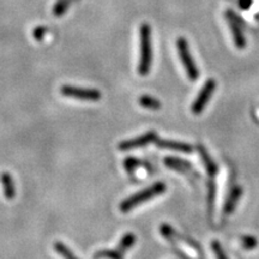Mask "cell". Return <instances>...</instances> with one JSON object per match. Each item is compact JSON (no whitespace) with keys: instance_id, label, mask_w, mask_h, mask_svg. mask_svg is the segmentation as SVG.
<instances>
[{"instance_id":"d6986e66","label":"cell","mask_w":259,"mask_h":259,"mask_svg":"<svg viewBox=\"0 0 259 259\" xmlns=\"http://www.w3.org/2000/svg\"><path fill=\"white\" fill-rule=\"evenodd\" d=\"M138 166H139V161L137 158L128 157L124 161V167L126 168V170H127L128 173H132V171H134Z\"/></svg>"},{"instance_id":"44dd1931","label":"cell","mask_w":259,"mask_h":259,"mask_svg":"<svg viewBox=\"0 0 259 259\" xmlns=\"http://www.w3.org/2000/svg\"><path fill=\"white\" fill-rule=\"evenodd\" d=\"M160 229H161V234L163 235L164 238H167L168 240H171V239H173V236L176 235V232H174V229L168 225H162Z\"/></svg>"},{"instance_id":"4fadbf2b","label":"cell","mask_w":259,"mask_h":259,"mask_svg":"<svg viewBox=\"0 0 259 259\" xmlns=\"http://www.w3.org/2000/svg\"><path fill=\"white\" fill-rule=\"evenodd\" d=\"M164 164L170 169L178 171H185L191 169V164L185 160H181L178 157H166L164 158Z\"/></svg>"},{"instance_id":"ba28073f","label":"cell","mask_w":259,"mask_h":259,"mask_svg":"<svg viewBox=\"0 0 259 259\" xmlns=\"http://www.w3.org/2000/svg\"><path fill=\"white\" fill-rule=\"evenodd\" d=\"M226 19L228 22L229 28H231L233 40H234L235 46L239 48V50H242L246 46V38L244 32H242V29L240 27V22L238 21L236 16L233 14L231 10L226 12Z\"/></svg>"},{"instance_id":"e0dca14e","label":"cell","mask_w":259,"mask_h":259,"mask_svg":"<svg viewBox=\"0 0 259 259\" xmlns=\"http://www.w3.org/2000/svg\"><path fill=\"white\" fill-rule=\"evenodd\" d=\"M211 250L213 252V254H215L216 259H228V257H227L225 253V251H223L222 245L220 244L218 240L211 242Z\"/></svg>"},{"instance_id":"9c48e42d","label":"cell","mask_w":259,"mask_h":259,"mask_svg":"<svg viewBox=\"0 0 259 259\" xmlns=\"http://www.w3.org/2000/svg\"><path fill=\"white\" fill-rule=\"evenodd\" d=\"M156 145L158 148L162 149H170V150L181 151V153H192L193 147L187 143H181V142H174V141H167V139H156Z\"/></svg>"},{"instance_id":"30bf717a","label":"cell","mask_w":259,"mask_h":259,"mask_svg":"<svg viewBox=\"0 0 259 259\" xmlns=\"http://www.w3.org/2000/svg\"><path fill=\"white\" fill-rule=\"evenodd\" d=\"M0 183H2L5 198L10 200L14 199L16 196V189L11 174L8 173V171H3L2 176H0Z\"/></svg>"},{"instance_id":"5bb4252c","label":"cell","mask_w":259,"mask_h":259,"mask_svg":"<svg viewBox=\"0 0 259 259\" xmlns=\"http://www.w3.org/2000/svg\"><path fill=\"white\" fill-rule=\"evenodd\" d=\"M139 105H141L145 109H150V111H158L161 109V102L157 99L150 96V95H142L138 100Z\"/></svg>"},{"instance_id":"6da1fadb","label":"cell","mask_w":259,"mask_h":259,"mask_svg":"<svg viewBox=\"0 0 259 259\" xmlns=\"http://www.w3.org/2000/svg\"><path fill=\"white\" fill-rule=\"evenodd\" d=\"M153 63V50H151V28L144 23L139 29V63L138 72L141 76H147Z\"/></svg>"},{"instance_id":"ffe728a7","label":"cell","mask_w":259,"mask_h":259,"mask_svg":"<svg viewBox=\"0 0 259 259\" xmlns=\"http://www.w3.org/2000/svg\"><path fill=\"white\" fill-rule=\"evenodd\" d=\"M208 187H209V210H212L213 202H215V192H216V187H215V184H213V181H209Z\"/></svg>"},{"instance_id":"ac0fdd59","label":"cell","mask_w":259,"mask_h":259,"mask_svg":"<svg viewBox=\"0 0 259 259\" xmlns=\"http://www.w3.org/2000/svg\"><path fill=\"white\" fill-rule=\"evenodd\" d=\"M70 0H59L53 9V14L56 16H61L69 8Z\"/></svg>"},{"instance_id":"2e32d148","label":"cell","mask_w":259,"mask_h":259,"mask_svg":"<svg viewBox=\"0 0 259 259\" xmlns=\"http://www.w3.org/2000/svg\"><path fill=\"white\" fill-rule=\"evenodd\" d=\"M241 245L242 247L246 248V250L251 251L253 250L258 246V240L254 238V236L252 235H246V236H242L241 238Z\"/></svg>"},{"instance_id":"52a82bcc","label":"cell","mask_w":259,"mask_h":259,"mask_svg":"<svg viewBox=\"0 0 259 259\" xmlns=\"http://www.w3.org/2000/svg\"><path fill=\"white\" fill-rule=\"evenodd\" d=\"M157 139V134L155 131H149L147 134L139 136L137 138L128 139V141H122L119 144V149L122 151L125 150H132V149H138L147 147L148 144L153 143V142H156Z\"/></svg>"},{"instance_id":"603a6c76","label":"cell","mask_w":259,"mask_h":259,"mask_svg":"<svg viewBox=\"0 0 259 259\" xmlns=\"http://www.w3.org/2000/svg\"><path fill=\"white\" fill-rule=\"evenodd\" d=\"M252 4H253V2H252V0H238V5L241 10L250 9Z\"/></svg>"},{"instance_id":"277c9868","label":"cell","mask_w":259,"mask_h":259,"mask_svg":"<svg viewBox=\"0 0 259 259\" xmlns=\"http://www.w3.org/2000/svg\"><path fill=\"white\" fill-rule=\"evenodd\" d=\"M136 235L132 233H126L122 236L120 242H119L118 247L115 250H101L95 254L96 258H106V259H122L124 254L127 252L130 248L136 244Z\"/></svg>"},{"instance_id":"5b68a950","label":"cell","mask_w":259,"mask_h":259,"mask_svg":"<svg viewBox=\"0 0 259 259\" xmlns=\"http://www.w3.org/2000/svg\"><path fill=\"white\" fill-rule=\"evenodd\" d=\"M60 93L63 94L64 96L80 100V101L96 102L101 100V93L96 89L79 88V87L74 85H63L60 88Z\"/></svg>"},{"instance_id":"3957f363","label":"cell","mask_w":259,"mask_h":259,"mask_svg":"<svg viewBox=\"0 0 259 259\" xmlns=\"http://www.w3.org/2000/svg\"><path fill=\"white\" fill-rule=\"evenodd\" d=\"M177 48H178V54H179V58L183 63L184 67H185L186 74L189 77L190 80H194L198 79L199 77V71L197 69V65L194 63L192 54H191L190 48H189V44L184 37H179L177 40Z\"/></svg>"},{"instance_id":"7c38bea8","label":"cell","mask_w":259,"mask_h":259,"mask_svg":"<svg viewBox=\"0 0 259 259\" xmlns=\"http://www.w3.org/2000/svg\"><path fill=\"white\" fill-rule=\"evenodd\" d=\"M197 149H198L199 154H200V157H202V160L204 162V166H205V169L206 171H208V174L210 177H215L216 173H218V166H216V163L213 162V160L211 157L209 156L208 151H206V149L203 147V145H198L197 147Z\"/></svg>"},{"instance_id":"9a60e30c","label":"cell","mask_w":259,"mask_h":259,"mask_svg":"<svg viewBox=\"0 0 259 259\" xmlns=\"http://www.w3.org/2000/svg\"><path fill=\"white\" fill-rule=\"evenodd\" d=\"M54 250H56L57 253H59L64 259H79L66 245L60 241L54 242Z\"/></svg>"},{"instance_id":"8fae6325","label":"cell","mask_w":259,"mask_h":259,"mask_svg":"<svg viewBox=\"0 0 259 259\" xmlns=\"http://www.w3.org/2000/svg\"><path fill=\"white\" fill-rule=\"evenodd\" d=\"M241 196H242L241 187L240 186L233 187V189L231 190V192H229L228 198H227L226 203H225V208H223V210H225V213L229 215V213H232L233 211H234L236 204H238L239 199L241 198Z\"/></svg>"},{"instance_id":"7a4b0ae2","label":"cell","mask_w":259,"mask_h":259,"mask_svg":"<svg viewBox=\"0 0 259 259\" xmlns=\"http://www.w3.org/2000/svg\"><path fill=\"white\" fill-rule=\"evenodd\" d=\"M167 186L166 184L162 183V181H157L154 185L147 187V189L139 191L136 194H132L131 197L122 200L120 204V210L122 212H130L132 209L137 208V206L141 205L148 200L155 198V197L161 196L166 192Z\"/></svg>"},{"instance_id":"8992f818","label":"cell","mask_w":259,"mask_h":259,"mask_svg":"<svg viewBox=\"0 0 259 259\" xmlns=\"http://www.w3.org/2000/svg\"><path fill=\"white\" fill-rule=\"evenodd\" d=\"M215 88H216L215 80L213 79L206 80V83L204 84L202 90H200L198 96H197V99L194 100V102L192 103V107H191V109H192L194 114H200V113L204 111L206 103L209 102V100L211 99L213 92H215Z\"/></svg>"},{"instance_id":"7402d4cb","label":"cell","mask_w":259,"mask_h":259,"mask_svg":"<svg viewBox=\"0 0 259 259\" xmlns=\"http://www.w3.org/2000/svg\"><path fill=\"white\" fill-rule=\"evenodd\" d=\"M47 32V29L45 27H37L36 29L34 30V37L36 38L37 41H41L42 38H44L45 34Z\"/></svg>"}]
</instances>
